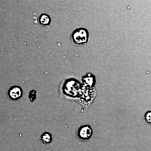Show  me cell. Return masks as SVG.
I'll list each match as a JSON object with an SVG mask.
<instances>
[{
	"mask_svg": "<svg viewBox=\"0 0 151 151\" xmlns=\"http://www.w3.org/2000/svg\"><path fill=\"white\" fill-rule=\"evenodd\" d=\"M28 98L30 101L33 102L37 98V92L35 90H32L30 91L29 94Z\"/></svg>",
	"mask_w": 151,
	"mask_h": 151,
	"instance_id": "cell-7",
	"label": "cell"
},
{
	"mask_svg": "<svg viewBox=\"0 0 151 151\" xmlns=\"http://www.w3.org/2000/svg\"><path fill=\"white\" fill-rule=\"evenodd\" d=\"M93 131L89 125L81 126L78 129V137L82 140H87L92 137Z\"/></svg>",
	"mask_w": 151,
	"mask_h": 151,
	"instance_id": "cell-2",
	"label": "cell"
},
{
	"mask_svg": "<svg viewBox=\"0 0 151 151\" xmlns=\"http://www.w3.org/2000/svg\"><path fill=\"white\" fill-rule=\"evenodd\" d=\"M72 40L77 45H83L88 42L89 33L87 30L83 28L76 29L72 33Z\"/></svg>",
	"mask_w": 151,
	"mask_h": 151,
	"instance_id": "cell-1",
	"label": "cell"
},
{
	"mask_svg": "<svg viewBox=\"0 0 151 151\" xmlns=\"http://www.w3.org/2000/svg\"><path fill=\"white\" fill-rule=\"evenodd\" d=\"M91 75H87L83 78V82L85 84L91 86L94 84V78L93 76H91Z\"/></svg>",
	"mask_w": 151,
	"mask_h": 151,
	"instance_id": "cell-6",
	"label": "cell"
},
{
	"mask_svg": "<svg viewBox=\"0 0 151 151\" xmlns=\"http://www.w3.org/2000/svg\"><path fill=\"white\" fill-rule=\"evenodd\" d=\"M22 89L20 86H12L8 91V95L11 100H17L21 98L22 96Z\"/></svg>",
	"mask_w": 151,
	"mask_h": 151,
	"instance_id": "cell-3",
	"label": "cell"
},
{
	"mask_svg": "<svg viewBox=\"0 0 151 151\" xmlns=\"http://www.w3.org/2000/svg\"><path fill=\"white\" fill-rule=\"evenodd\" d=\"M40 140L44 145H48L52 141V136L50 133L45 132L40 136Z\"/></svg>",
	"mask_w": 151,
	"mask_h": 151,
	"instance_id": "cell-4",
	"label": "cell"
},
{
	"mask_svg": "<svg viewBox=\"0 0 151 151\" xmlns=\"http://www.w3.org/2000/svg\"><path fill=\"white\" fill-rule=\"evenodd\" d=\"M39 22L41 24L44 26H48L51 22V18L48 15L42 14L39 17Z\"/></svg>",
	"mask_w": 151,
	"mask_h": 151,
	"instance_id": "cell-5",
	"label": "cell"
},
{
	"mask_svg": "<svg viewBox=\"0 0 151 151\" xmlns=\"http://www.w3.org/2000/svg\"><path fill=\"white\" fill-rule=\"evenodd\" d=\"M145 120L147 123L151 124V111L146 112L145 115Z\"/></svg>",
	"mask_w": 151,
	"mask_h": 151,
	"instance_id": "cell-8",
	"label": "cell"
}]
</instances>
